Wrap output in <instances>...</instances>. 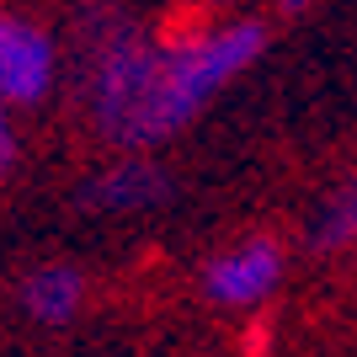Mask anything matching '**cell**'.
<instances>
[{
	"instance_id": "obj_1",
	"label": "cell",
	"mask_w": 357,
	"mask_h": 357,
	"mask_svg": "<svg viewBox=\"0 0 357 357\" xmlns=\"http://www.w3.org/2000/svg\"><path fill=\"white\" fill-rule=\"evenodd\" d=\"M261 48H267V32L256 22H240V27H224L213 38H197V43L176 48V54H165L155 107H149V144L171 139L176 128H187Z\"/></svg>"
},
{
	"instance_id": "obj_2",
	"label": "cell",
	"mask_w": 357,
	"mask_h": 357,
	"mask_svg": "<svg viewBox=\"0 0 357 357\" xmlns=\"http://www.w3.org/2000/svg\"><path fill=\"white\" fill-rule=\"evenodd\" d=\"M165 54L134 38V32H107L91 64V112L107 139L118 144H149V107L160 86Z\"/></svg>"
},
{
	"instance_id": "obj_3",
	"label": "cell",
	"mask_w": 357,
	"mask_h": 357,
	"mask_svg": "<svg viewBox=\"0 0 357 357\" xmlns=\"http://www.w3.org/2000/svg\"><path fill=\"white\" fill-rule=\"evenodd\" d=\"M54 86V43L32 22L0 16V102H43Z\"/></svg>"
},
{
	"instance_id": "obj_4",
	"label": "cell",
	"mask_w": 357,
	"mask_h": 357,
	"mask_svg": "<svg viewBox=\"0 0 357 357\" xmlns=\"http://www.w3.org/2000/svg\"><path fill=\"white\" fill-rule=\"evenodd\" d=\"M278 272H283V256L272 240H251V245H235L229 256H219L208 272H203V294L224 310H245V304H261V298L278 288Z\"/></svg>"
},
{
	"instance_id": "obj_5",
	"label": "cell",
	"mask_w": 357,
	"mask_h": 357,
	"mask_svg": "<svg viewBox=\"0 0 357 357\" xmlns=\"http://www.w3.org/2000/svg\"><path fill=\"white\" fill-rule=\"evenodd\" d=\"M165 192H171V176H165L160 165L123 160V165H112V171H102V176H91L80 203H86L91 213H144V208H155Z\"/></svg>"
},
{
	"instance_id": "obj_6",
	"label": "cell",
	"mask_w": 357,
	"mask_h": 357,
	"mask_svg": "<svg viewBox=\"0 0 357 357\" xmlns=\"http://www.w3.org/2000/svg\"><path fill=\"white\" fill-rule=\"evenodd\" d=\"M80 298H86V283H80V272H70V267H43L22 283V310H27L32 320H43V326H64V320L80 310Z\"/></svg>"
},
{
	"instance_id": "obj_7",
	"label": "cell",
	"mask_w": 357,
	"mask_h": 357,
	"mask_svg": "<svg viewBox=\"0 0 357 357\" xmlns=\"http://www.w3.org/2000/svg\"><path fill=\"white\" fill-rule=\"evenodd\" d=\"M357 245V176L331 197V208L314 224V251H347Z\"/></svg>"
},
{
	"instance_id": "obj_8",
	"label": "cell",
	"mask_w": 357,
	"mask_h": 357,
	"mask_svg": "<svg viewBox=\"0 0 357 357\" xmlns=\"http://www.w3.org/2000/svg\"><path fill=\"white\" fill-rule=\"evenodd\" d=\"M16 160V134H11V123H6V102H0V176L11 171Z\"/></svg>"
},
{
	"instance_id": "obj_9",
	"label": "cell",
	"mask_w": 357,
	"mask_h": 357,
	"mask_svg": "<svg viewBox=\"0 0 357 357\" xmlns=\"http://www.w3.org/2000/svg\"><path fill=\"white\" fill-rule=\"evenodd\" d=\"M288 6H294V11H298V6H310V0H288Z\"/></svg>"
}]
</instances>
